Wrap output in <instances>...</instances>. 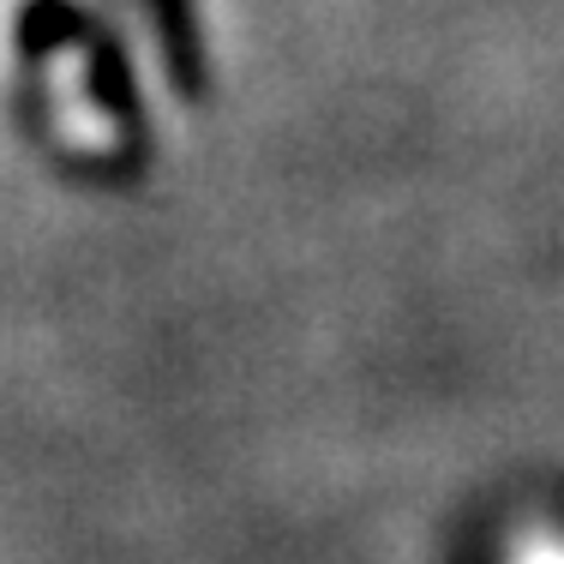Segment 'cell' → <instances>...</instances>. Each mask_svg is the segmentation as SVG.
I'll use <instances>...</instances> for the list:
<instances>
[{
    "mask_svg": "<svg viewBox=\"0 0 564 564\" xmlns=\"http://www.w3.org/2000/svg\"><path fill=\"white\" fill-rule=\"evenodd\" d=\"M48 85H55L61 132L78 144V151H90V156L120 151V120H109V109L85 90V48H55V61H48Z\"/></svg>",
    "mask_w": 564,
    "mask_h": 564,
    "instance_id": "obj_1",
    "label": "cell"
}]
</instances>
